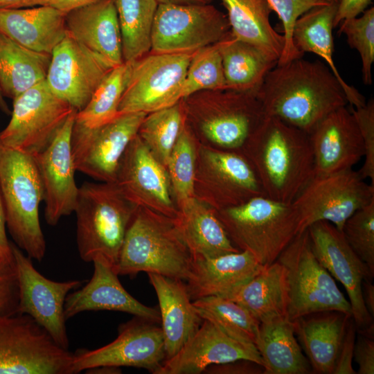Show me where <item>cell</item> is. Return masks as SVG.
<instances>
[{"instance_id": "obj_8", "label": "cell", "mask_w": 374, "mask_h": 374, "mask_svg": "<svg viewBox=\"0 0 374 374\" xmlns=\"http://www.w3.org/2000/svg\"><path fill=\"white\" fill-rule=\"evenodd\" d=\"M205 105L184 104L186 115L195 121L200 143L238 151L265 117L256 93L211 91Z\"/></svg>"}, {"instance_id": "obj_10", "label": "cell", "mask_w": 374, "mask_h": 374, "mask_svg": "<svg viewBox=\"0 0 374 374\" xmlns=\"http://www.w3.org/2000/svg\"><path fill=\"white\" fill-rule=\"evenodd\" d=\"M260 195L265 194L256 175L240 151L197 141L193 197L219 211Z\"/></svg>"}, {"instance_id": "obj_13", "label": "cell", "mask_w": 374, "mask_h": 374, "mask_svg": "<svg viewBox=\"0 0 374 374\" xmlns=\"http://www.w3.org/2000/svg\"><path fill=\"white\" fill-rule=\"evenodd\" d=\"M374 200V184L353 168L314 176L292 204L300 218V233L318 221H327L342 231L346 221Z\"/></svg>"}, {"instance_id": "obj_12", "label": "cell", "mask_w": 374, "mask_h": 374, "mask_svg": "<svg viewBox=\"0 0 374 374\" xmlns=\"http://www.w3.org/2000/svg\"><path fill=\"white\" fill-rule=\"evenodd\" d=\"M195 52H151L132 62L118 112L149 114L181 101L187 69Z\"/></svg>"}, {"instance_id": "obj_3", "label": "cell", "mask_w": 374, "mask_h": 374, "mask_svg": "<svg viewBox=\"0 0 374 374\" xmlns=\"http://www.w3.org/2000/svg\"><path fill=\"white\" fill-rule=\"evenodd\" d=\"M193 255L175 219L138 206L114 266L118 275L157 274L186 281Z\"/></svg>"}, {"instance_id": "obj_21", "label": "cell", "mask_w": 374, "mask_h": 374, "mask_svg": "<svg viewBox=\"0 0 374 374\" xmlns=\"http://www.w3.org/2000/svg\"><path fill=\"white\" fill-rule=\"evenodd\" d=\"M76 113L73 110L48 145L33 156L42 186L44 217L51 226L73 213L76 205L79 188L71 142Z\"/></svg>"}, {"instance_id": "obj_17", "label": "cell", "mask_w": 374, "mask_h": 374, "mask_svg": "<svg viewBox=\"0 0 374 374\" xmlns=\"http://www.w3.org/2000/svg\"><path fill=\"white\" fill-rule=\"evenodd\" d=\"M307 229L314 256L347 292L356 329L373 332V317L364 303L362 285L374 274L352 249L342 231L330 222L318 221Z\"/></svg>"}, {"instance_id": "obj_14", "label": "cell", "mask_w": 374, "mask_h": 374, "mask_svg": "<svg viewBox=\"0 0 374 374\" xmlns=\"http://www.w3.org/2000/svg\"><path fill=\"white\" fill-rule=\"evenodd\" d=\"M73 110L42 81L13 99L0 144L33 157L48 145Z\"/></svg>"}, {"instance_id": "obj_58", "label": "cell", "mask_w": 374, "mask_h": 374, "mask_svg": "<svg viewBox=\"0 0 374 374\" xmlns=\"http://www.w3.org/2000/svg\"><path fill=\"white\" fill-rule=\"evenodd\" d=\"M12 260H11V261H12ZM6 262H6V261L3 260L2 256H1V253H0V267H1L4 263H6Z\"/></svg>"}, {"instance_id": "obj_33", "label": "cell", "mask_w": 374, "mask_h": 374, "mask_svg": "<svg viewBox=\"0 0 374 374\" xmlns=\"http://www.w3.org/2000/svg\"><path fill=\"white\" fill-rule=\"evenodd\" d=\"M294 334V323L286 317L260 323L256 346L263 361L265 374L310 373V362Z\"/></svg>"}, {"instance_id": "obj_7", "label": "cell", "mask_w": 374, "mask_h": 374, "mask_svg": "<svg viewBox=\"0 0 374 374\" xmlns=\"http://www.w3.org/2000/svg\"><path fill=\"white\" fill-rule=\"evenodd\" d=\"M277 260L285 272L289 321L328 311L352 317L349 301L314 256L308 229L294 238Z\"/></svg>"}, {"instance_id": "obj_47", "label": "cell", "mask_w": 374, "mask_h": 374, "mask_svg": "<svg viewBox=\"0 0 374 374\" xmlns=\"http://www.w3.org/2000/svg\"><path fill=\"white\" fill-rule=\"evenodd\" d=\"M19 304V281L12 258L0 267V317L18 314Z\"/></svg>"}, {"instance_id": "obj_52", "label": "cell", "mask_w": 374, "mask_h": 374, "mask_svg": "<svg viewBox=\"0 0 374 374\" xmlns=\"http://www.w3.org/2000/svg\"><path fill=\"white\" fill-rule=\"evenodd\" d=\"M0 253L6 262L12 260L10 242L6 234V224L3 202L0 193Z\"/></svg>"}, {"instance_id": "obj_28", "label": "cell", "mask_w": 374, "mask_h": 374, "mask_svg": "<svg viewBox=\"0 0 374 374\" xmlns=\"http://www.w3.org/2000/svg\"><path fill=\"white\" fill-rule=\"evenodd\" d=\"M65 16L47 6L0 8V33L28 48L51 54L66 36Z\"/></svg>"}, {"instance_id": "obj_48", "label": "cell", "mask_w": 374, "mask_h": 374, "mask_svg": "<svg viewBox=\"0 0 374 374\" xmlns=\"http://www.w3.org/2000/svg\"><path fill=\"white\" fill-rule=\"evenodd\" d=\"M356 326L352 317L349 319L340 346L333 374H355L353 368Z\"/></svg>"}, {"instance_id": "obj_54", "label": "cell", "mask_w": 374, "mask_h": 374, "mask_svg": "<svg viewBox=\"0 0 374 374\" xmlns=\"http://www.w3.org/2000/svg\"><path fill=\"white\" fill-rule=\"evenodd\" d=\"M364 303L371 317H374V285L371 278L363 280L362 285Z\"/></svg>"}, {"instance_id": "obj_4", "label": "cell", "mask_w": 374, "mask_h": 374, "mask_svg": "<svg viewBox=\"0 0 374 374\" xmlns=\"http://www.w3.org/2000/svg\"><path fill=\"white\" fill-rule=\"evenodd\" d=\"M216 214L233 244L251 253L263 267L276 261L300 233L299 215L294 204L265 195L216 211Z\"/></svg>"}, {"instance_id": "obj_42", "label": "cell", "mask_w": 374, "mask_h": 374, "mask_svg": "<svg viewBox=\"0 0 374 374\" xmlns=\"http://www.w3.org/2000/svg\"><path fill=\"white\" fill-rule=\"evenodd\" d=\"M220 42L195 52L188 65L183 89L187 98L203 90H226Z\"/></svg>"}, {"instance_id": "obj_55", "label": "cell", "mask_w": 374, "mask_h": 374, "mask_svg": "<svg viewBox=\"0 0 374 374\" xmlns=\"http://www.w3.org/2000/svg\"><path fill=\"white\" fill-rule=\"evenodd\" d=\"M44 0H0V8L19 9L43 6Z\"/></svg>"}, {"instance_id": "obj_24", "label": "cell", "mask_w": 374, "mask_h": 374, "mask_svg": "<svg viewBox=\"0 0 374 374\" xmlns=\"http://www.w3.org/2000/svg\"><path fill=\"white\" fill-rule=\"evenodd\" d=\"M94 270L91 279L81 288L69 293L64 303V316L69 319L85 311H118L158 323L159 311L133 297L123 287L114 267L98 256L93 260Z\"/></svg>"}, {"instance_id": "obj_44", "label": "cell", "mask_w": 374, "mask_h": 374, "mask_svg": "<svg viewBox=\"0 0 374 374\" xmlns=\"http://www.w3.org/2000/svg\"><path fill=\"white\" fill-rule=\"evenodd\" d=\"M342 233L352 249L374 274V200L346 221Z\"/></svg>"}, {"instance_id": "obj_43", "label": "cell", "mask_w": 374, "mask_h": 374, "mask_svg": "<svg viewBox=\"0 0 374 374\" xmlns=\"http://www.w3.org/2000/svg\"><path fill=\"white\" fill-rule=\"evenodd\" d=\"M339 24V34L346 35L350 47L360 56L364 84L371 85L374 62V8L365 10L359 17L346 19Z\"/></svg>"}, {"instance_id": "obj_20", "label": "cell", "mask_w": 374, "mask_h": 374, "mask_svg": "<svg viewBox=\"0 0 374 374\" xmlns=\"http://www.w3.org/2000/svg\"><path fill=\"white\" fill-rule=\"evenodd\" d=\"M112 69L103 58L66 35L51 53L45 81L56 96L79 112Z\"/></svg>"}, {"instance_id": "obj_45", "label": "cell", "mask_w": 374, "mask_h": 374, "mask_svg": "<svg viewBox=\"0 0 374 374\" xmlns=\"http://www.w3.org/2000/svg\"><path fill=\"white\" fill-rule=\"evenodd\" d=\"M272 11L278 15L283 28L284 47L277 64L303 57L294 46L292 33L297 19L310 10L333 2L331 0H267Z\"/></svg>"}, {"instance_id": "obj_15", "label": "cell", "mask_w": 374, "mask_h": 374, "mask_svg": "<svg viewBox=\"0 0 374 374\" xmlns=\"http://www.w3.org/2000/svg\"><path fill=\"white\" fill-rule=\"evenodd\" d=\"M147 114L118 113L91 128L73 124L71 142L76 171L100 182H114L123 153Z\"/></svg>"}, {"instance_id": "obj_1", "label": "cell", "mask_w": 374, "mask_h": 374, "mask_svg": "<svg viewBox=\"0 0 374 374\" xmlns=\"http://www.w3.org/2000/svg\"><path fill=\"white\" fill-rule=\"evenodd\" d=\"M256 96L265 116L308 134L328 114L348 103L341 83L328 65L303 57L276 64Z\"/></svg>"}, {"instance_id": "obj_29", "label": "cell", "mask_w": 374, "mask_h": 374, "mask_svg": "<svg viewBox=\"0 0 374 374\" xmlns=\"http://www.w3.org/2000/svg\"><path fill=\"white\" fill-rule=\"evenodd\" d=\"M338 3L314 8L301 15L296 21L292 39L296 48L304 55L312 53L317 55L330 69L341 83L348 103L353 107L364 106V96L341 77L333 59L334 39L332 29Z\"/></svg>"}, {"instance_id": "obj_49", "label": "cell", "mask_w": 374, "mask_h": 374, "mask_svg": "<svg viewBox=\"0 0 374 374\" xmlns=\"http://www.w3.org/2000/svg\"><path fill=\"white\" fill-rule=\"evenodd\" d=\"M353 358L358 365L357 373H374V341L371 336L359 333L355 344Z\"/></svg>"}, {"instance_id": "obj_32", "label": "cell", "mask_w": 374, "mask_h": 374, "mask_svg": "<svg viewBox=\"0 0 374 374\" xmlns=\"http://www.w3.org/2000/svg\"><path fill=\"white\" fill-rule=\"evenodd\" d=\"M227 10L232 37L251 44L278 61L284 37L271 26L267 0H221Z\"/></svg>"}, {"instance_id": "obj_41", "label": "cell", "mask_w": 374, "mask_h": 374, "mask_svg": "<svg viewBox=\"0 0 374 374\" xmlns=\"http://www.w3.org/2000/svg\"><path fill=\"white\" fill-rule=\"evenodd\" d=\"M197 140L186 122L170 153L166 170L179 208L193 197Z\"/></svg>"}, {"instance_id": "obj_31", "label": "cell", "mask_w": 374, "mask_h": 374, "mask_svg": "<svg viewBox=\"0 0 374 374\" xmlns=\"http://www.w3.org/2000/svg\"><path fill=\"white\" fill-rule=\"evenodd\" d=\"M293 321L298 335L314 372L333 373L340 346L349 319L337 311L319 312Z\"/></svg>"}, {"instance_id": "obj_57", "label": "cell", "mask_w": 374, "mask_h": 374, "mask_svg": "<svg viewBox=\"0 0 374 374\" xmlns=\"http://www.w3.org/2000/svg\"><path fill=\"white\" fill-rule=\"evenodd\" d=\"M3 95L1 91V89H0V108L6 114H10V111L8 109V107L3 98Z\"/></svg>"}, {"instance_id": "obj_51", "label": "cell", "mask_w": 374, "mask_h": 374, "mask_svg": "<svg viewBox=\"0 0 374 374\" xmlns=\"http://www.w3.org/2000/svg\"><path fill=\"white\" fill-rule=\"evenodd\" d=\"M371 0H339L334 19V27L346 19L357 17L371 3Z\"/></svg>"}, {"instance_id": "obj_53", "label": "cell", "mask_w": 374, "mask_h": 374, "mask_svg": "<svg viewBox=\"0 0 374 374\" xmlns=\"http://www.w3.org/2000/svg\"><path fill=\"white\" fill-rule=\"evenodd\" d=\"M97 1L98 0H44L43 6L53 8L66 15Z\"/></svg>"}, {"instance_id": "obj_16", "label": "cell", "mask_w": 374, "mask_h": 374, "mask_svg": "<svg viewBox=\"0 0 374 374\" xmlns=\"http://www.w3.org/2000/svg\"><path fill=\"white\" fill-rule=\"evenodd\" d=\"M155 323L136 317L119 327L113 341L93 350H78L73 374L100 366L137 367L155 374L166 359L162 330Z\"/></svg>"}, {"instance_id": "obj_56", "label": "cell", "mask_w": 374, "mask_h": 374, "mask_svg": "<svg viewBox=\"0 0 374 374\" xmlns=\"http://www.w3.org/2000/svg\"><path fill=\"white\" fill-rule=\"evenodd\" d=\"M211 0H156L159 4L209 3Z\"/></svg>"}, {"instance_id": "obj_9", "label": "cell", "mask_w": 374, "mask_h": 374, "mask_svg": "<svg viewBox=\"0 0 374 374\" xmlns=\"http://www.w3.org/2000/svg\"><path fill=\"white\" fill-rule=\"evenodd\" d=\"M73 359L30 316L0 317V374H73Z\"/></svg>"}, {"instance_id": "obj_40", "label": "cell", "mask_w": 374, "mask_h": 374, "mask_svg": "<svg viewBox=\"0 0 374 374\" xmlns=\"http://www.w3.org/2000/svg\"><path fill=\"white\" fill-rule=\"evenodd\" d=\"M186 122L181 100L146 115L138 136L147 148L166 168L172 148Z\"/></svg>"}, {"instance_id": "obj_18", "label": "cell", "mask_w": 374, "mask_h": 374, "mask_svg": "<svg viewBox=\"0 0 374 374\" xmlns=\"http://www.w3.org/2000/svg\"><path fill=\"white\" fill-rule=\"evenodd\" d=\"M19 287L18 314L30 316L61 347L69 349L64 303L71 290L82 285L78 280L58 282L47 278L34 267L32 260L10 242Z\"/></svg>"}, {"instance_id": "obj_59", "label": "cell", "mask_w": 374, "mask_h": 374, "mask_svg": "<svg viewBox=\"0 0 374 374\" xmlns=\"http://www.w3.org/2000/svg\"><path fill=\"white\" fill-rule=\"evenodd\" d=\"M333 2H335V3H339V0H331Z\"/></svg>"}, {"instance_id": "obj_34", "label": "cell", "mask_w": 374, "mask_h": 374, "mask_svg": "<svg viewBox=\"0 0 374 374\" xmlns=\"http://www.w3.org/2000/svg\"><path fill=\"white\" fill-rule=\"evenodd\" d=\"M224 298L242 306L260 323L287 317V292L283 266L276 260L265 267Z\"/></svg>"}, {"instance_id": "obj_5", "label": "cell", "mask_w": 374, "mask_h": 374, "mask_svg": "<svg viewBox=\"0 0 374 374\" xmlns=\"http://www.w3.org/2000/svg\"><path fill=\"white\" fill-rule=\"evenodd\" d=\"M137 207L114 182H84L79 188L74 210L81 259L89 262L100 256L114 267Z\"/></svg>"}, {"instance_id": "obj_22", "label": "cell", "mask_w": 374, "mask_h": 374, "mask_svg": "<svg viewBox=\"0 0 374 374\" xmlns=\"http://www.w3.org/2000/svg\"><path fill=\"white\" fill-rule=\"evenodd\" d=\"M241 359L264 367L255 345L242 343L203 320L193 337L175 355L165 359L155 374H199L210 366Z\"/></svg>"}, {"instance_id": "obj_39", "label": "cell", "mask_w": 374, "mask_h": 374, "mask_svg": "<svg viewBox=\"0 0 374 374\" xmlns=\"http://www.w3.org/2000/svg\"><path fill=\"white\" fill-rule=\"evenodd\" d=\"M132 62L112 68L101 81L90 100L77 112L74 124L91 128L99 126L114 118L118 114L119 103L130 78Z\"/></svg>"}, {"instance_id": "obj_30", "label": "cell", "mask_w": 374, "mask_h": 374, "mask_svg": "<svg viewBox=\"0 0 374 374\" xmlns=\"http://www.w3.org/2000/svg\"><path fill=\"white\" fill-rule=\"evenodd\" d=\"M177 226L193 256H217L238 252L216 211L195 197L178 208Z\"/></svg>"}, {"instance_id": "obj_25", "label": "cell", "mask_w": 374, "mask_h": 374, "mask_svg": "<svg viewBox=\"0 0 374 374\" xmlns=\"http://www.w3.org/2000/svg\"><path fill=\"white\" fill-rule=\"evenodd\" d=\"M66 35L112 68L124 62L115 0H98L66 14Z\"/></svg>"}, {"instance_id": "obj_27", "label": "cell", "mask_w": 374, "mask_h": 374, "mask_svg": "<svg viewBox=\"0 0 374 374\" xmlns=\"http://www.w3.org/2000/svg\"><path fill=\"white\" fill-rule=\"evenodd\" d=\"M148 275L159 301L166 359L193 337L203 320L193 304L184 280L153 273Z\"/></svg>"}, {"instance_id": "obj_19", "label": "cell", "mask_w": 374, "mask_h": 374, "mask_svg": "<svg viewBox=\"0 0 374 374\" xmlns=\"http://www.w3.org/2000/svg\"><path fill=\"white\" fill-rule=\"evenodd\" d=\"M137 206L175 219L178 208L166 168L151 154L138 134L120 161L114 182Z\"/></svg>"}, {"instance_id": "obj_46", "label": "cell", "mask_w": 374, "mask_h": 374, "mask_svg": "<svg viewBox=\"0 0 374 374\" xmlns=\"http://www.w3.org/2000/svg\"><path fill=\"white\" fill-rule=\"evenodd\" d=\"M364 147V161L359 171L364 179L374 184V100L370 98L360 107H351Z\"/></svg>"}, {"instance_id": "obj_50", "label": "cell", "mask_w": 374, "mask_h": 374, "mask_svg": "<svg viewBox=\"0 0 374 374\" xmlns=\"http://www.w3.org/2000/svg\"><path fill=\"white\" fill-rule=\"evenodd\" d=\"M264 371L262 366L245 359L212 365L205 370L208 373L220 374H257L264 373Z\"/></svg>"}, {"instance_id": "obj_35", "label": "cell", "mask_w": 374, "mask_h": 374, "mask_svg": "<svg viewBox=\"0 0 374 374\" xmlns=\"http://www.w3.org/2000/svg\"><path fill=\"white\" fill-rule=\"evenodd\" d=\"M51 54L28 48L0 33V89L12 100L46 80Z\"/></svg>"}, {"instance_id": "obj_38", "label": "cell", "mask_w": 374, "mask_h": 374, "mask_svg": "<svg viewBox=\"0 0 374 374\" xmlns=\"http://www.w3.org/2000/svg\"><path fill=\"white\" fill-rule=\"evenodd\" d=\"M202 320L208 321L231 337L256 346L260 322L245 308L224 297L209 296L193 301Z\"/></svg>"}, {"instance_id": "obj_36", "label": "cell", "mask_w": 374, "mask_h": 374, "mask_svg": "<svg viewBox=\"0 0 374 374\" xmlns=\"http://www.w3.org/2000/svg\"><path fill=\"white\" fill-rule=\"evenodd\" d=\"M223 71L227 89L254 92L278 61L256 46L230 34L220 41Z\"/></svg>"}, {"instance_id": "obj_11", "label": "cell", "mask_w": 374, "mask_h": 374, "mask_svg": "<svg viewBox=\"0 0 374 374\" xmlns=\"http://www.w3.org/2000/svg\"><path fill=\"white\" fill-rule=\"evenodd\" d=\"M230 30L227 15L209 3L159 4L150 51L195 52L223 40Z\"/></svg>"}, {"instance_id": "obj_2", "label": "cell", "mask_w": 374, "mask_h": 374, "mask_svg": "<svg viewBox=\"0 0 374 374\" xmlns=\"http://www.w3.org/2000/svg\"><path fill=\"white\" fill-rule=\"evenodd\" d=\"M240 151L253 168L265 195L292 203L314 176L309 134L265 116Z\"/></svg>"}, {"instance_id": "obj_37", "label": "cell", "mask_w": 374, "mask_h": 374, "mask_svg": "<svg viewBox=\"0 0 374 374\" xmlns=\"http://www.w3.org/2000/svg\"><path fill=\"white\" fill-rule=\"evenodd\" d=\"M124 62H134L151 51L156 0H115Z\"/></svg>"}, {"instance_id": "obj_23", "label": "cell", "mask_w": 374, "mask_h": 374, "mask_svg": "<svg viewBox=\"0 0 374 374\" xmlns=\"http://www.w3.org/2000/svg\"><path fill=\"white\" fill-rule=\"evenodd\" d=\"M314 176L353 168L364 157L360 131L346 106L323 118L309 134Z\"/></svg>"}, {"instance_id": "obj_26", "label": "cell", "mask_w": 374, "mask_h": 374, "mask_svg": "<svg viewBox=\"0 0 374 374\" xmlns=\"http://www.w3.org/2000/svg\"><path fill=\"white\" fill-rule=\"evenodd\" d=\"M264 267L247 251L213 257L195 256L185 282L192 301L209 296L226 297Z\"/></svg>"}, {"instance_id": "obj_6", "label": "cell", "mask_w": 374, "mask_h": 374, "mask_svg": "<svg viewBox=\"0 0 374 374\" xmlns=\"http://www.w3.org/2000/svg\"><path fill=\"white\" fill-rule=\"evenodd\" d=\"M0 193L6 227L16 245L42 261L46 249L39 217L43 190L33 156L0 144Z\"/></svg>"}]
</instances>
